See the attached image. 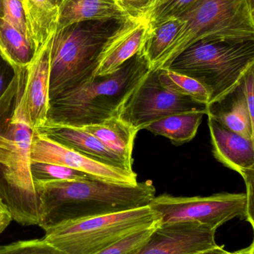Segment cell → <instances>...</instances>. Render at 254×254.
I'll list each match as a JSON object with an SVG mask.
<instances>
[{"mask_svg": "<svg viewBox=\"0 0 254 254\" xmlns=\"http://www.w3.org/2000/svg\"><path fill=\"white\" fill-rule=\"evenodd\" d=\"M41 207L42 229L82 218L149 205L156 196L152 181L122 185L95 179H34Z\"/></svg>", "mask_w": 254, "mask_h": 254, "instance_id": "obj_1", "label": "cell"}, {"mask_svg": "<svg viewBox=\"0 0 254 254\" xmlns=\"http://www.w3.org/2000/svg\"><path fill=\"white\" fill-rule=\"evenodd\" d=\"M150 70V63L141 49L114 72L92 77L57 97L51 102V109L55 110H50V113L55 111L57 118L49 120L86 125L115 117Z\"/></svg>", "mask_w": 254, "mask_h": 254, "instance_id": "obj_2", "label": "cell"}, {"mask_svg": "<svg viewBox=\"0 0 254 254\" xmlns=\"http://www.w3.org/2000/svg\"><path fill=\"white\" fill-rule=\"evenodd\" d=\"M34 132L19 95L7 128L0 134V170L5 182L1 198L13 220L23 226H40L41 222L40 198L31 172Z\"/></svg>", "mask_w": 254, "mask_h": 254, "instance_id": "obj_3", "label": "cell"}, {"mask_svg": "<svg viewBox=\"0 0 254 254\" xmlns=\"http://www.w3.org/2000/svg\"><path fill=\"white\" fill-rule=\"evenodd\" d=\"M252 66L254 40H211L195 42L164 68L199 82L210 104L235 89Z\"/></svg>", "mask_w": 254, "mask_h": 254, "instance_id": "obj_4", "label": "cell"}, {"mask_svg": "<svg viewBox=\"0 0 254 254\" xmlns=\"http://www.w3.org/2000/svg\"><path fill=\"white\" fill-rule=\"evenodd\" d=\"M122 22L114 19L85 21L56 31L50 51L51 102L92 78L104 43Z\"/></svg>", "mask_w": 254, "mask_h": 254, "instance_id": "obj_5", "label": "cell"}, {"mask_svg": "<svg viewBox=\"0 0 254 254\" xmlns=\"http://www.w3.org/2000/svg\"><path fill=\"white\" fill-rule=\"evenodd\" d=\"M161 222L150 206L82 218L44 228V240L61 254H95L140 230Z\"/></svg>", "mask_w": 254, "mask_h": 254, "instance_id": "obj_6", "label": "cell"}, {"mask_svg": "<svg viewBox=\"0 0 254 254\" xmlns=\"http://www.w3.org/2000/svg\"><path fill=\"white\" fill-rule=\"evenodd\" d=\"M254 17L246 0H198L177 17L184 25L152 69L165 68L199 40H254Z\"/></svg>", "mask_w": 254, "mask_h": 254, "instance_id": "obj_7", "label": "cell"}, {"mask_svg": "<svg viewBox=\"0 0 254 254\" xmlns=\"http://www.w3.org/2000/svg\"><path fill=\"white\" fill-rule=\"evenodd\" d=\"M161 216V224L198 222L217 231L229 221L246 219V193L221 192L209 196H174L163 194L149 204Z\"/></svg>", "mask_w": 254, "mask_h": 254, "instance_id": "obj_8", "label": "cell"}, {"mask_svg": "<svg viewBox=\"0 0 254 254\" xmlns=\"http://www.w3.org/2000/svg\"><path fill=\"white\" fill-rule=\"evenodd\" d=\"M192 112L206 115L207 105L166 87L159 81L158 70L151 69L122 103L116 117L139 131L167 116Z\"/></svg>", "mask_w": 254, "mask_h": 254, "instance_id": "obj_9", "label": "cell"}, {"mask_svg": "<svg viewBox=\"0 0 254 254\" xmlns=\"http://www.w3.org/2000/svg\"><path fill=\"white\" fill-rule=\"evenodd\" d=\"M31 163L64 166L92 179L122 185H136L137 174L84 155L40 131H35L31 146Z\"/></svg>", "mask_w": 254, "mask_h": 254, "instance_id": "obj_10", "label": "cell"}, {"mask_svg": "<svg viewBox=\"0 0 254 254\" xmlns=\"http://www.w3.org/2000/svg\"><path fill=\"white\" fill-rule=\"evenodd\" d=\"M216 230L198 222L161 224L136 254H192L219 245Z\"/></svg>", "mask_w": 254, "mask_h": 254, "instance_id": "obj_11", "label": "cell"}, {"mask_svg": "<svg viewBox=\"0 0 254 254\" xmlns=\"http://www.w3.org/2000/svg\"><path fill=\"white\" fill-rule=\"evenodd\" d=\"M52 39L34 52L25 71V84L20 87L19 98L27 120L33 129L38 131L49 119L51 110L50 51Z\"/></svg>", "mask_w": 254, "mask_h": 254, "instance_id": "obj_12", "label": "cell"}, {"mask_svg": "<svg viewBox=\"0 0 254 254\" xmlns=\"http://www.w3.org/2000/svg\"><path fill=\"white\" fill-rule=\"evenodd\" d=\"M149 28L148 19H128L122 22L104 43L92 77L114 72L140 52Z\"/></svg>", "mask_w": 254, "mask_h": 254, "instance_id": "obj_13", "label": "cell"}, {"mask_svg": "<svg viewBox=\"0 0 254 254\" xmlns=\"http://www.w3.org/2000/svg\"><path fill=\"white\" fill-rule=\"evenodd\" d=\"M213 152L225 167L241 175L243 179L254 175V140H249L222 126L208 116Z\"/></svg>", "mask_w": 254, "mask_h": 254, "instance_id": "obj_14", "label": "cell"}, {"mask_svg": "<svg viewBox=\"0 0 254 254\" xmlns=\"http://www.w3.org/2000/svg\"><path fill=\"white\" fill-rule=\"evenodd\" d=\"M37 131L94 159L130 173L134 172L122 158L106 147L95 136L71 124L49 120Z\"/></svg>", "mask_w": 254, "mask_h": 254, "instance_id": "obj_15", "label": "cell"}, {"mask_svg": "<svg viewBox=\"0 0 254 254\" xmlns=\"http://www.w3.org/2000/svg\"><path fill=\"white\" fill-rule=\"evenodd\" d=\"M206 115L246 139L254 140V121L245 99L242 82L232 92L208 104Z\"/></svg>", "mask_w": 254, "mask_h": 254, "instance_id": "obj_16", "label": "cell"}, {"mask_svg": "<svg viewBox=\"0 0 254 254\" xmlns=\"http://www.w3.org/2000/svg\"><path fill=\"white\" fill-rule=\"evenodd\" d=\"M58 8V30L85 21L125 22L130 19L116 0H61Z\"/></svg>", "mask_w": 254, "mask_h": 254, "instance_id": "obj_17", "label": "cell"}, {"mask_svg": "<svg viewBox=\"0 0 254 254\" xmlns=\"http://www.w3.org/2000/svg\"><path fill=\"white\" fill-rule=\"evenodd\" d=\"M27 37L34 52L55 35L59 20L58 5L52 0H21Z\"/></svg>", "mask_w": 254, "mask_h": 254, "instance_id": "obj_18", "label": "cell"}, {"mask_svg": "<svg viewBox=\"0 0 254 254\" xmlns=\"http://www.w3.org/2000/svg\"><path fill=\"white\" fill-rule=\"evenodd\" d=\"M72 125V124H71ZM74 125L98 138L132 168V152L137 131L116 116L93 125Z\"/></svg>", "mask_w": 254, "mask_h": 254, "instance_id": "obj_19", "label": "cell"}, {"mask_svg": "<svg viewBox=\"0 0 254 254\" xmlns=\"http://www.w3.org/2000/svg\"><path fill=\"white\" fill-rule=\"evenodd\" d=\"M34 55V48L28 38L4 18H1L0 57L10 65L14 71L15 75L26 70Z\"/></svg>", "mask_w": 254, "mask_h": 254, "instance_id": "obj_20", "label": "cell"}, {"mask_svg": "<svg viewBox=\"0 0 254 254\" xmlns=\"http://www.w3.org/2000/svg\"><path fill=\"white\" fill-rule=\"evenodd\" d=\"M204 116V113L200 112L177 113L152 122L143 129L157 135L164 136L174 144H183L196 135Z\"/></svg>", "mask_w": 254, "mask_h": 254, "instance_id": "obj_21", "label": "cell"}, {"mask_svg": "<svg viewBox=\"0 0 254 254\" xmlns=\"http://www.w3.org/2000/svg\"><path fill=\"white\" fill-rule=\"evenodd\" d=\"M183 25L184 21L182 19L171 18L149 28L142 50L150 63L151 69L172 44Z\"/></svg>", "mask_w": 254, "mask_h": 254, "instance_id": "obj_22", "label": "cell"}, {"mask_svg": "<svg viewBox=\"0 0 254 254\" xmlns=\"http://www.w3.org/2000/svg\"><path fill=\"white\" fill-rule=\"evenodd\" d=\"M158 79L161 84L180 95L207 105L209 94L205 88L195 79L178 74L167 68H158Z\"/></svg>", "mask_w": 254, "mask_h": 254, "instance_id": "obj_23", "label": "cell"}, {"mask_svg": "<svg viewBox=\"0 0 254 254\" xmlns=\"http://www.w3.org/2000/svg\"><path fill=\"white\" fill-rule=\"evenodd\" d=\"M161 224L160 222L150 228L132 233L95 254H136L146 244L155 228Z\"/></svg>", "mask_w": 254, "mask_h": 254, "instance_id": "obj_24", "label": "cell"}, {"mask_svg": "<svg viewBox=\"0 0 254 254\" xmlns=\"http://www.w3.org/2000/svg\"><path fill=\"white\" fill-rule=\"evenodd\" d=\"M198 0H158L149 17V28L171 18H177Z\"/></svg>", "mask_w": 254, "mask_h": 254, "instance_id": "obj_25", "label": "cell"}, {"mask_svg": "<svg viewBox=\"0 0 254 254\" xmlns=\"http://www.w3.org/2000/svg\"><path fill=\"white\" fill-rule=\"evenodd\" d=\"M34 179L43 180H83L92 179L85 173L64 166L46 163H31Z\"/></svg>", "mask_w": 254, "mask_h": 254, "instance_id": "obj_26", "label": "cell"}, {"mask_svg": "<svg viewBox=\"0 0 254 254\" xmlns=\"http://www.w3.org/2000/svg\"><path fill=\"white\" fill-rule=\"evenodd\" d=\"M0 254H61L55 248L40 240H23L0 246Z\"/></svg>", "mask_w": 254, "mask_h": 254, "instance_id": "obj_27", "label": "cell"}, {"mask_svg": "<svg viewBox=\"0 0 254 254\" xmlns=\"http://www.w3.org/2000/svg\"><path fill=\"white\" fill-rule=\"evenodd\" d=\"M131 19H148L158 0H116Z\"/></svg>", "mask_w": 254, "mask_h": 254, "instance_id": "obj_28", "label": "cell"}, {"mask_svg": "<svg viewBox=\"0 0 254 254\" xmlns=\"http://www.w3.org/2000/svg\"><path fill=\"white\" fill-rule=\"evenodd\" d=\"M2 4L3 18L27 37L26 25L21 0H2Z\"/></svg>", "mask_w": 254, "mask_h": 254, "instance_id": "obj_29", "label": "cell"}, {"mask_svg": "<svg viewBox=\"0 0 254 254\" xmlns=\"http://www.w3.org/2000/svg\"><path fill=\"white\" fill-rule=\"evenodd\" d=\"M254 66L249 68L242 80V87L251 117L254 121Z\"/></svg>", "mask_w": 254, "mask_h": 254, "instance_id": "obj_30", "label": "cell"}, {"mask_svg": "<svg viewBox=\"0 0 254 254\" xmlns=\"http://www.w3.org/2000/svg\"><path fill=\"white\" fill-rule=\"evenodd\" d=\"M246 185V198H247V207H246V220L254 227V175L244 179Z\"/></svg>", "mask_w": 254, "mask_h": 254, "instance_id": "obj_31", "label": "cell"}, {"mask_svg": "<svg viewBox=\"0 0 254 254\" xmlns=\"http://www.w3.org/2000/svg\"><path fill=\"white\" fill-rule=\"evenodd\" d=\"M13 220L5 203L0 196V234L3 232Z\"/></svg>", "mask_w": 254, "mask_h": 254, "instance_id": "obj_32", "label": "cell"}, {"mask_svg": "<svg viewBox=\"0 0 254 254\" xmlns=\"http://www.w3.org/2000/svg\"><path fill=\"white\" fill-rule=\"evenodd\" d=\"M249 247H247L241 249V250L237 251V252H230L225 250L223 246H218L216 247L192 254H246L248 251H249Z\"/></svg>", "mask_w": 254, "mask_h": 254, "instance_id": "obj_33", "label": "cell"}, {"mask_svg": "<svg viewBox=\"0 0 254 254\" xmlns=\"http://www.w3.org/2000/svg\"><path fill=\"white\" fill-rule=\"evenodd\" d=\"M247 1L248 5H249V9L251 12L254 14V0H246Z\"/></svg>", "mask_w": 254, "mask_h": 254, "instance_id": "obj_34", "label": "cell"}, {"mask_svg": "<svg viewBox=\"0 0 254 254\" xmlns=\"http://www.w3.org/2000/svg\"><path fill=\"white\" fill-rule=\"evenodd\" d=\"M249 249L248 251L247 254H254V243L252 242V244L249 246Z\"/></svg>", "mask_w": 254, "mask_h": 254, "instance_id": "obj_35", "label": "cell"}, {"mask_svg": "<svg viewBox=\"0 0 254 254\" xmlns=\"http://www.w3.org/2000/svg\"><path fill=\"white\" fill-rule=\"evenodd\" d=\"M4 17V11H3L2 0H0V19Z\"/></svg>", "mask_w": 254, "mask_h": 254, "instance_id": "obj_36", "label": "cell"}, {"mask_svg": "<svg viewBox=\"0 0 254 254\" xmlns=\"http://www.w3.org/2000/svg\"><path fill=\"white\" fill-rule=\"evenodd\" d=\"M3 86H4V80H3L2 75H1V71H0V93L2 91Z\"/></svg>", "mask_w": 254, "mask_h": 254, "instance_id": "obj_37", "label": "cell"}, {"mask_svg": "<svg viewBox=\"0 0 254 254\" xmlns=\"http://www.w3.org/2000/svg\"><path fill=\"white\" fill-rule=\"evenodd\" d=\"M52 1H53L55 4H56L57 5H58L59 4L60 1H61V0H52Z\"/></svg>", "mask_w": 254, "mask_h": 254, "instance_id": "obj_38", "label": "cell"}]
</instances>
